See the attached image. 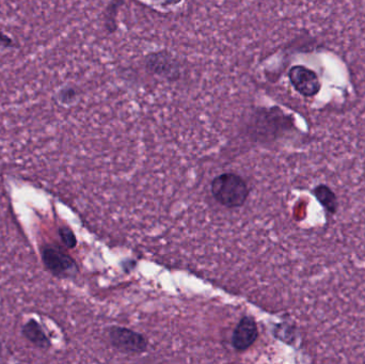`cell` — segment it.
Segmentation results:
<instances>
[{
  "mask_svg": "<svg viewBox=\"0 0 365 364\" xmlns=\"http://www.w3.org/2000/svg\"><path fill=\"white\" fill-rule=\"evenodd\" d=\"M147 66L152 72L165 78H175L180 75L179 64L173 57L166 53H155L150 56Z\"/></svg>",
  "mask_w": 365,
  "mask_h": 364,
  "instance_id": "8992f818",
  "label": "cell"
},
{
  "mask_svg": "<svg viewBox=\"0 0 365 364\" xmlns=\"http://www.w3.org/2000/svg\"><path fill=\"white\" fill-rule=\"evenodd\" d=\"M59 236L62 243H63V245L66 246V248H70V249H72V248H74L75 246H76V236H75L74 232H73L70 228H66V227L60 228Z\"/></svg>",
  "mask_w": 365,
  "mask_h": 364,
  "instance_id": "9c48e42d",
  "label": "cell"
},
{
  "mask_svg": "<svg viewBox=\"0 0 365 364\" xmlns=\"http://www.w3.org/2000/svg\"><path fill=\"white\" fill-rule=\"evenodd\" d=\"M259 337L257 322L250 316H245L234 329L232 345L237 352H245L250 348Z\"/></svg>",
  "mask_w": 365,
  "mask_h": 364,
  "instance_id": "5b68a950",
  "label": "cell"
},
{
  "mask_svg": "<svg viewBox=\"0 0 365 364\" xmlns=\"http://www.w3.org/2000/svg\"><path fill=\"white\" fill-rule=\"evenodd\" d=\"M210 192L215 200L227 209L242 207L248 199L250 189L240 175L227 172L212 180Z\"/></svg>",
  "mask_w": 365,
  "mask_h": 364,
  "instance_id": "6da1fadb",
  "label": "cell"
},
{
  "mask_svg": "<svg viewBox=\"0 0 365 364\" xmlns=\"http://www.w3.org/2000/svg\"><path fill=\"white\" fill-rule=\"evenodd\" d=\"M111 345L126 354H141L148 348V341L143 335L123 327H113L109 331Z\"/></svg>",
  "mask_w": 365,
  "mask_h": 364,
  "instance_id": "3957f363",
  "label": "cell"
},
{
  "mask_svg": "<svg viewBox=\"0 0 365 364\" xmlns=\"http://www.w3.org/2000/svg\"><path fill=\"white\" fill-rule=\"evenodd\" d=\"M0 47H4V48H15L16 47L14 40L6 36L1 29H0Z\"/></svg>",
  "mask_w": 365,
  "mask_h": 364,
  "instance_id": "8fae6325",
  "label": "cell"
},
{
  "mask_svg": "<svg viewBox=\"0 0 365 364\" xmlns=\"http://www.w3.org/2000/svg\"><path fill=\"white\" fill-rule=\"evenodd\" d=\"M289 78L296 91L306 98L317 95L322 89L321 80L314 71L304 66H295L289 70Z\"/></svg>",
  "mask_w": 365,
  "mask_h": 364,
  "instance_id": "277c9868",
  "label": "cell"
},
{
  "mask_svg": "<svg viewBox=\"0 0 365 364\" xmlns=\"http://www.w3.org/2000/svg\"><path fill=\"white\" fill-rule=\"evenodd\" d=\"M59 95V100L61 103H70L73 102L76 98V92L74 90L71 89V88H66V89L61 90L60 93L58 94Z\"/></svg>",
  "mask_w": 365,
  "mask_h": 364,
  "instance_id": "30bf717a",
  "label": "cell"
},
{
  "mask_svg": "<svg viewBox=\"0 0 365 364\" xmlns=\"http://www.w3.org/2000/svg\"><path fill=\"white\" fill-rule=\"evenodd\" d=\"M42 261L47 271L55 277L72 278L78 273V266L72 256L55 246L43 247Z\"/></svg>",
  "mask_w": 365,
  "mask_h": 364,
  "instance_id": "7a4b0ae2",
  "label": "cell"
},
{
  "mask_svg": "<svg viewBox=\"0 0 365 364\" xmlns=\"http://www.w3.org/2000/svg\"><path fill=\"white\" fill-rule=\"evenodd\" d=\"M21 335L38 350H48L51 348V343L48 337L36 320H29L21 328Z\"/></svg>",
  "mask_w": 365,
  "mask_h": 364,
  "instance_id": "52a82bcc",
  "label": "cell"
},
{
  "mask_svg": "<svg viewBox=\"0 0 365 364\" xmlns=\"http://www.w3.org/2000/svg\"><path fill=\"white\" fill-rule=\"evenodd\" d=\"M314 194L319 199V202L327 209V212L334 213L336 211V207H338L336 198L329 188L326 187V186H319V187L315 188Z\"/></svg>",
  "mask_w": 365,
  "mask_h": 364,
  "instance_id": "ba28073f",
  "label": "cell"
},
{
  "mask_svg": "<svg viewBox=\"0 0 365 364\" xmlns=\"http://www.w3.org/2000/svg\"><path fill=\"white\" fill-rule=\"evenodd\" d=\"M4 348H2L1 342H0V363L4 360Z\"/></svg>",
  "mask_w": 365,
  "mask_h": 364,
  "instance_id": "7c38bea8",
  "label": "cell"
}]
</instances>
